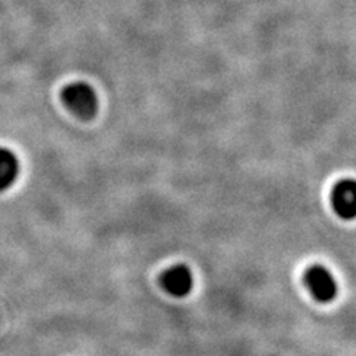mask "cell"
Returning a JSON list of instances; mask_svg holds the SVG:
<instances>
[{"label": "cell", "mask_w": 356, "mask_h": 356, "mask_svg": "<svg viewBox=\"0 0 356 356\" xmlns=\"http://www.w3.org/2000/svg\"><path fill=\"white\" fill-rule=\"evenodd\" d=\"M63 102L74 116L82 120H91L98 113V95L86 82H74L64 88Z\"/></svg>", "instance_id": "cell-1"}, {"label": "cell", "mask_w": 356, "mask_h": 356, "mask_svg": "<svg viewBox=\"0 0 356 356\" xmlns=\"http://www.w3.org/2000/svg\"><path fill=\"white\" fill-rule=\"evenodd\" d=\"M331 205L340 218H356V180H341L334 186Z\"/></svg>", "instance_id": "cell-2"}, {"label": "cell", "mask_w": 356, "mask_h": 356, "mask_svg": "<svg viewBox=\"0 0 356 356\" xmlns=\"http://www.w3.org/2000/svg\"><path fill=\"white\" fill-rule=\"evenodd\" d=\"M306 281L312 294L321 300V302H328V300L336 296V281H334L331 273L324 267L315 266L309 269L306 273Z\"/></svg>", "instance_id": "cell-3"}, {"label": "cell", "mask_w": 356, "mask_h": 356, "mask_svg": "<svg viewBox=\"0 0 356 356\" xmlns=\"http://www.w3.org/2000/svg\"><path fill=\"white\" fill-rule=\"evenodd\" d=\"M162 284L170 294L178 297L186 296L192 289V273L184 266H175L163 273Z\"/></svg>", "instance_id": "cell-4"}, {"label": "cell", "mask_w": 356, "mask_h": 356, "mask_svg": "<svg viewBox=\"0 0 356 356\" xmlns=\"http://www.w3.org/2000/svg\"><path fill=\"white\" fill-rule=\"evenodd\" d=\"M19 174V161L17 154L5 147H0V192L14 186Z\"/></svg>", "instance_id": "cell-5"}]
</instances>
